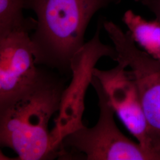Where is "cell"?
Masks as SVG:
<instances>
[{
  "instance_id": "obj_1",
  "label": "cell",
  "mask_w": 160,
  "mask_h": 160,
  "mask_svg": "<svg viewBox=\"0 0 160 160\" xmlns=\"http://www.w3.org/2000/svg\"><path fill=\"white\" fill-rule=\"evenodd\" d=\"M121 1L25 0L24 9L37 17L30 35L36 64L60 74H71L72 59L85 44L86 29L92 16Z\"/></svg>"
},
{
  "instance_id": "obj_2",
  "label": "cell",
  "mask_w": 160,
  "mask_h": 160,
  "mask_svg": "<svg viewBox=\"0 0 160 160\" xmlns=\"http://www.w3.org/2000/svg\"><path fill=\"white\" fill-rule=\"evenodd\" d=\"M63 78L48 71L29 94L0 113V143L18 160H51L58 148L49 131L52 116L59 110L66 87Z\"/></svg>"
},
{
  "instance_id": "obj_3",
  "label": "cell",
  "mask_w": 160,
  "mask_h": 160,
  "mask_svg": "<svg viewBox=\"0 0 160 160\" xmlns=\"http://www.w3.org/2000/svg\"><path fill=\"white\" fill-rule=\"evenodd\" d=\"M92 85L97 93L100 109L98 120L92 128L82 126L63 138L58 157L82 154L87 160H160V156L145 150L123 135L114 121V109L97 77Z\"/></svg>"
},
{
  "instance_id": "obj_4",
  "label": "cell",
  "mask_w": 160,
  "mask_h": 160,
  "mask_svg": "<svg viewBox=\"0 0 160 160\" xmlns=\"http://www.w3.org/2000/svg\"><path fill=\"white\" fill-rule=\"evenodd\" d=\"M103 22V18H99L92 38L85 43L72 59V80L63 91L58 116L55 120V126L51 131L58 147L69 133L84 126L82 123L84 98L98 60L108 57L117 61L118 55L114 46L104 44L100 39Z\"/></svg>"
},
{
  "instance_id": "obj_5",
  "label": "cell",
  "mask_w": 160,
  "mask_h": 160,
  "mask_svg": "<svg viewBox=\"0 0 160 160\" xmlns=\"http://www.w3.org/2000/svg\"><path fill=\"white\" fill-rule=\"evenodd\" d=\"M103 23L118 53L116 62L131 69L129 73L137 87L153 148L160 154V61L139 50L129 31L125 33L112 21Z\"/></svg>"
},
{
  "instance_id": "obj_6",
  "label": "cell",
  "mask_w": 160,
  "mask_h": 160,
  "mask_svg": "<svg viewBox=\"0 0 160 160\" xmlns=\"http://www.w3.org/2000/svg\"><path fill=\"white\" fill-rule=\"evenodd\" d=\"M31 32L18 29L0 33V113L27 96L46 74L35 63Z\"/></svg>"
},
{
  "instance_id": "obj_7",
  "label": "cell",
  "mask_w": 160,
  "mask_h": 160,
  "mask_svg": "<svg viewBox=\"0 0 160 160\" xmlns=\"http://www.w3.org/2000/svg\"><path fill=\"white\" fill-rule=\"evenodd\" d=\"M117 62L116 67L107 71L95 68L93 75L103 86L115 113L138 143L145 150L160 156L153 148L137 87L129 71L125 70L128 66L121 61Z\"/></svg>"
},
{
  "instance_id": "obj_8",
  "label": "cell",
  "mask_w": 160,
  "mask_h": 160,
  "mask_svg": "<svg viewBox=\"0 0 160 160\" xmlns=\"http://www.w3.org/2000/svg\"><path fill=\"white\" fill-rule=\"evenodd\" d=\"M122 20L129 29L135 42L160 61V21L147 20L131 10L126 11Z\"/></svg>"
},
{
  "instance_id": "obj_9",
  "label": "cell",
  "mask_w": 160,
  "mask_h": 160,
  "mask_svg": "<svg viewBox=\"0 0 160 160\" xmlns=\"http://www.w3.org/2000/svg\"><path fill=\"white\" fill-rule=\"evenodd\" d=\"M25 0H0V33L14 29H28L33 32L36 19L24 16Z\"/></svg>"
},
{
  "instance_id": "obj_10",
  "label": "cell",
  "mask_w": 160,
  "mask_h": 160,
  "mask_svg": "<svg viewBox=\"0 0 160 160\" xmlns=\"http://www.w3.org/2000/svg\"><path fill=\"white\" fill-rule=\"evenodd\" d=\"M153 12L155 18L160 21V0H135Z\"/></svg>"
}]
</instances>
